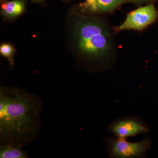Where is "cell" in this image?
Segmentation results:
<instances>
[{
    "label": "cell",
    "instance_id": "6da1fadb",
    "mask_svg": "<svg viewBox=\"0 0 158 158\" xmlns=\"http://www.w3.org/2000/svg\"><path fill=\"white\" fill-rule=\"evenodd\" d=\"M70 37L74 51L81 59L90 62L108 60L116 54L113 29L101 15L80 12L74 15Z\"/></svg>",
    "mask_w": 158,
    "mask_h": 158
},
{
    "label": "cell",
    "instance_id": "7a4b0ae2",
    "mask_svg": "<svg viewBox=\"0 0 158 158\" xmlns=\"http://www.w3.org/2000/svg\"><path fill=\"white\" fill-rule=\"evenodd\" d=\"M37 101L19 90L0 92V135L8 141L23 140L34 131L39 116Z\"/></svg>",
    "mask_w": 158,
    "mask_h": 158
},
{
    "label": "cell",
    "instance_id": "3957f363",
    "mask_svg": "<svg viewBox=\"0 0 158 158\" xmlns=\"http://www.w3.org/2000/svg\"><path fill=\"white\" fill-rule=\"evenodd\" d=\"M151 141L145 138L139 142H131L125 138H111L108 141L110 155L118 158H140L144 156L150 149Z\"/></svg>",
    "mask_w": 158,
    "mask_h": 158
},
{
    "label": "cell",
    "instance_id": "277c9868",
    "mask_svg": "<svg viewBox=\"0 0 158 158\" xmlns=\"http://www.w3.org/2000/svg\"><path fill=\"white\" fill-rule=\"evenodd\" d=\"M158 18V12L154 5L147 4L129 13L124 21L116 30L141 31L155 22Z\"/></svg>",
    "mask_w": 158,
    "mask_h": 158
},
{
    "label": "cell",
    "instance_id": "5b68a950",
    "mask_svg": "<svg viewBox=\"0 0 158 158\" xmlns=\"http://www.w3.org/2000/svg\"><path fill=\"white\" fill-rule=\"evenodd\" d=\"M109 131L118 138H126L148 131V128L139 118H129L115 122L109 127Z\"/></svg>",
    "mask_w": 158,
    "mask_h": 158
},
{
    "label": "cell",
    "instance_id": "8992f818",
    "mask_svg": "<svg viewBox=\"0 0 158 158\" xmlns=\"http://www.w3.org/2000/svg\"><path fill=\"white\" fill-rule=\"evenodd\" d=\"M125 3L124 0H84L80 5V12L87 14H111Z\"/></svg>",
    "mask_w": 158,
    "mask_h": 158
},
{
    "label": "cell",
    "instance_id": "52a82bcc",
    "mask_svg": "<svg viewBox=\"0 0 158 158\" xmlns=\"http://www.w3.org/2000/svg\"><path fill=\"white\" fill-rule=\"evenodd\" d=\"M25 8V3L23 0H12L3 5L1 12L5 17L13 19L22 14Z\"/></svg>",
    "mask_w": 158,
    "mask_h": 158
},
{
    "label": "cell",
    "instance_id": "ba28073f",
    "mask_svg": "<svg viewBox=\"0 0 158 158\" xmlns=\"http://www.w3.org/2000/svg\"><path fill=\"white\" fill-rule=\"evenodd\" d=\"M27 155L20 146L16 144H9L1 146L0 148L1 158H24Z\"/></svg>",
    "mask_w": 158,
    "mask_h": 158
},
{
    "label": "cell",
    "instance_id": "9c48e42d",
    "mask_svg": "<svg viewBox=\"0 0 158 158\" xmlns=\"http://www.w3.org/2000/svg\"><path fill=\"white\" fill-rule=\"evenodd\" d=\"M15 49L14 47L9 43H3L0 46V53L8 59L9 64L13 65L14 63L13 57Z\"/></svg>",
    "mask_w": 158,
    "mask_h": 158
},
{
    "label": "cell",
    "instance_id": "30bf717a",
    "mask_svg": "<svg viewBox=\"0 0 158 158\" xmlns=\"http://www.w3.org/2000/svg\"><path fill=\"white\" fill-rule=\"evenodd\" d=\"M125 3L131 2L137 5H141L143 4H153L156 0H124Z\"/></svg>",
    "mask_w": 158,
    "mask_h": 158
},
{
    "label": "cell",
    "instance_id": "8fae6325",
    "mask_svg": "<svg viewBox=\"0 0 158 158\" xmlns=\"http://www.w3.org/2000/svg\"><path fill=\"white\" fill-rule=\"evenodd\" d=\"M33 1L36 2H41L43 0H33Z\"/></svg>",
    "mask_w": 158,
    "mask_h": 158
}]
</instances>
